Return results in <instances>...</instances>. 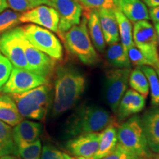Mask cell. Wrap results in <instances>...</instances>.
<instances>
[{
	"label": "cell",
	"mask_w": 159,
	"mask_h": 159,
	"mask_svg": "<svg viewBox=\"0 0 159 159\" xmlns=\"http://www.w3.org/2000/svg\"><path fill=\"white\" fill-rule=\"evenodd\" d=\"M85 77L72 66L57 69L55 80L53 117H58L73 108L82 97L85 88Z\"/></svg>",
	"instance_id": "obj_1"
},
{
	"label": "cell",
	"mask_w": 159,
	"mask_h": 159,
	"mask_svg": "<svg viewBox=\"0 0 159 159\" xmlns=\"http://www.w3.org/2000/svg\"><path fill=\"white\" fill-rule=\"evenodd\" d=\"M114 121L105 109L95 105H83L68 118L65 126L66 136L71 139L81 134L101 132L115 124Z\"/></svg>",
	"instance_id": "obj_2"
},
{
	"label": "cell",
	"mask_w": 159,
	"mask_h": 159,
	"mask_svg": "<svg viewBox=\"0 0 159 159\" xmlns=\"http://www.w3.org/2000/svg\"><path fill=\"white\" fill-rule=\"evenodd\" d=\"M52 88L48 83L21 94H10L24 118L43 120L51 102Z\"/></svg>",
	"instance_id": "obj_3"
},
{
	"label": "cell",
	"mask_w": 159,
	"mask_h": 159,
	"mask_svg": "<svg viewBox=\"0 0 159 159\" xmlns=\"http://www.w3.org/2000/svg\"><path fill=\"white\" fill-rule=\"evenodd\" d=\"M65 46L71 54L85 65L96 64L99 56L89 36L87 19L85 16L78 25L73 26L61 36Z\"/></svg>",
	"instance_id": "obj_4"
},
{
	"label": "cell",
	"mask_w": 159,
	"mask_h": 159,
	"mask_svg": "<svg viewBox=\"0 0 159 159\" xmlns=\"http://www.w3.org/2000/svg\"><path fill=\"white\" fill-rule=\"evenodd\" d=\"M118 144L139 157L150 154L146 137L139 116H133L121 124L117 128Z\"/></svg>",
	"instance_id": "obj_5"
},
{
	"label": "cell",
	"mask_w": 159,
	"mask_h": 159,
	"mask_svg": "<svg viewBox=\"0 0 159 159\" xmlns=\"http://www.w3.org/2000/svg\"><path fill=\"white\" fill-rule=\"evenodd\" d=\"M134 44L142 52L150 63V66L159 69L158 39L155 27L148 20L135 22L133 29Z\"/></svg>",
	"instance_id": "obj_6"
},
{
	"label": "cell",
	"mask_w": 159,
	"mask_h": 159,
	"mask_svg": "<svg viewBox=\"0 0 159 159\" xmlns=\"http://www.w3.org/2000/svg\"><path fill=\"white\" fill-rule=\"evenodd\" d=\"M22 28L26 38L33 47L55 61H61L63 58L62 44L51 30L33 24Z\"/></svg>",
	"instance_id": "obj_7"
},
{
	"label": "cell",
	"mask_w": 159,
	"mask_h": 159,
	"mask_svg": "<svg viewBox=\"0 0 159 159\" xmlns=\"http://www.w3.org/2000/svg\"><path fill=\"white\" fill-rule=\"evenodd\" d=\"M22 27H16L0 35V52L16 68L30 71L22 43Z\"/></svg>",
	"instance_id": "obj_8"
},
{
	"label": "cell",
	"mask_w": 159,
	"mask_h": 159,
	"mask_svg": "<svg viewBox=\"0 0 159 159\" xmlns=\"http://www.w3.org/2000/svg\"><path fill=\"white\" fill-rule=\"evenodd\" d=\"M130 71V68L117 69L108 71L105 75V99L114 114H116L121 99L128 90Z\"/></svg>",
	"instance_id": "obj_9"
},
{
	"label": "cell",
	"mask_w": 159,
	"mask_h": 159,
	"mask_svg": "<svg viewBox=\"0 0 159 159\" xmlns=\"http://www.w3.org/2000/svg\"><path fill=\"white\" fill-rule=\"evenodd\" d=\"M47 83L48 79L44 77L26 69L14 67L12 69L9 78L2 90L7 94H21Z\"/></svg>",
	"instance_id": "obj_10"
},
{
	"label": "cell",
	"mask_w": 159,
	"mask_h": 159,
	"mask_svg": "<svg viewBox=\"0 0 159 159\" xmlns=\"http://www.w3.org/2000/svg\"><path fill=\"white\" fill-rule=\"evenodd\" d=\"M49 6L54 7L59 15L57 33L61 37L80 22L83 8L77 0H50Z\"/></svg>",
	"instance_id": "obj_11"
},
{
	"label": "cell",
	"mask_w": 159,
	"mask_h": 159,
	"mask_svg": "<svg viewBox=\"0 0 159 159\" xmlns=\"http://www.w3.org/2000/svg\"><path fill=\"white\" fill-rule=\"evenodd\" d=\"M22 43L30 71L48 79L54 71L55 60L33 47L25 33L22 36Z\"/></svg>",
	"instance_id": "obj_12"
},
{
	"label": "cell",
	"mask_w": 159,
	"mask_h": 159,
	"mask_svg": "<svg viewBox=\"0 0 159 159\" xmlns=\"http://www.w3.org/2000/svg\"><path fill=\"white\" fill-rule=\"evenodd\" d=\"M20 21L33 24L57 33L59 15L54 7L41 5L21 13Z\"/></svg>",
	"instance_id": "obj_13"
},
{
	"label": "cell",
	"mask_w": 159,
	"mask_h": 159,
	"mask_svg": "<svg viewBox=\"0 0 159 159\" xmlns=\"http://www.w3.org/2000/svg\"><path fill=\"white\" fill-rule=\"evenodd\" d=\"M100 132L89 133L71 138L66 149L76 159H93L98 148Z\"/></svg>",
	"instance_id": "obj_14"
},
{
	"label": "cell",
	"mask_w": 159,
	"mask_h": 159,
	"mask_svg": "<svg viewBox=\"0 0 159 159\" xmlns=\"http://www.w3.org/2000/svg\"><path fill=\"white\" fill-rule=\"evenodd\" d=\"M141 120L149 148L159 153V106L147 111Z\"/></svg>",
	"instance_id": "obj_15"
},
{
	"label": "cell",
	"mask_w": 159,
	"mask_h": 159,
	"mask_svg": "<svg viewBox=\"0 0 159 159\" xmlns=\"http://www.w3.org/2000/svg\"><path fill=\"white\" fill-rule=\"evenodd\" d=\"M145 97L134 89H128L121 99L117 109V120L124 121L131 115L138 114L144 108Z\"/></svg>",
	"instance_id": "obj_16"
},
{
	"label": "cell",
	"mask_w": 159,
	"mask_h": 159,
	"mask_svg": "<svg viewBox=\"0 0 159 159\" xmlns=\"http://www.w3.org/2000/svg\"><path fill=\"white\" fill-rule=\"evenodd\" d=\"M42 130L41 123L22 119L13 129V140L16 147L36 141L42 133Z\"/></svg>",
	"instance_id": "obj_17"
},
{
	"label": "cell",
	"mask_w": 159,
	"mask_h": 159,
	"mask_svg": "<svg viewBox=\"0 0 159 159\" xmlns=\"http://www.w3.org/2000/svg\"><path fill=\"white\" fill-rule=\"evenodd\" d=\"M98 13L105 43L110 45L118 42L119 33L114 10L99 9Z\"/></svg>",
	"instance_id": "obj_18"
},
{
	"label": "cell",
	"mask_w": 159,
	"mask_h": 159,
	"mask_svg": "<svg viewBox=\"0 0 159 159\" xmlns=\"http://www.w3.org/2000/svg\"><path fill=\"white\" fill-rule=\"evenodd\" d=\"M117 8L130 21L150 19L149 10L141 0H116Z\"/></svg>",
	"instance_id": "obj_19"
},
{
	"label": "cell",
	"mask_w": 159,
	"mask_h": 159,
	"mask_svg": "<svg viewBox=\"0 0 159 159\" xmlns=\"http://www.w3.org/2000/svg\"><path fill=\"white\" fill-rule=\"evenodd\" d=\"M83 16L87 19V27L89 36L94 48L99 52H103L105 49V41L99 19L98 10H91L83 12Z\"/></svg>",
	"instance_id": "obj_20"
},
{
	"label": "cell",
	"mask_w": 159,
	"mask_h": 159,
	"mask_svg": "<svg viewBox=\"0 0 159 159\" xmlns=\"http://www.w3.org/2000/svg\"><path fill=\"white\" fill-rule=\"evenodd\" d=\"M117 144V129L115 124H113L100 132L98 148L93 159H102L107 156L115 150Z\"/></svg>",
	"instance_id": "obj_21"
},
{
	"label": "cell",
	"mask_w": 159,
	"mask_h": 159,
	"mask_svg": "<svg viewBox=\"0 0 159 159\" xmlns=\"http://www.w3.org/2000/svg\"><path fill=\"white\" fill-rule=\"evenodd\" d=\"M22 119L23 117L11 95L5 93L0 95V121L14 127Z\"/></svg>",
	"instance_id": "obj_22"
},
{
	"label": "cell",
	"mask_w": 159,
	"mask_h": 159,
	"mask_svg": "<svg viewBox=\"0 0 159 159\" xmlns=\"http://www.w3.org/2000/svg\"><path fill=\"white\" fill-rule=\"evenodd\" d=\"M114 13L116 16L117 25H118L121 43L122 44L125 51L128 53L129 48L134 44V39H133L132 25L130 20L117 7L114 9Z\"/></svg>",
	"instance_id": "obj_23"
},
{
	"label": "cell",
	"mask_w": 159,
	"mask_h": 159,
	"mask_svg": "<svg viewBox=\"0 0 159 159\" xmlns=\"http://www.w3.org/2000/svg\"><path fill=\"white\" fill-rule=\"evenodd\" d=\"M106 59L110 64L116 68H130L131 63L128 53L119 41L109 45L106 51Z\"/></svg>",
	"instance_id": "obj_24"
},
{
	"label": "cell",
	"mask_w": 159,
	"mask_h": 159,
	"mask_svg": "<svg viewBox=\"0 0 159 159\" xmlns=\"http://www.w3.org/2000/svg\"><path fill=\"white\" fill-rule=\"evenodd\" d=\"M17 155V147L13 136V129L0 121V157L5 155Z\"/></svg>",
	"instance_id": "obj_25"
},
{
	"label": "cell",
	"mask_w": 159,
	"mask_h": 159,
	"mask_svg": "<svg viewBox=\"0 0 159 159\" xmlns=\"http://www.w3.org/2000/svg\"><path fill=\"white\" fill-rule=\"evenodd\" d=\"M128 84L132 89L142 94L145 98L148 96L150 92L148 80L141 67L136 66L130 71Z\"/></svg>",
	"instance_id": "obj_26"
},
{
	"label": "cell",
	"mask_w": 159,
	"mask_h": 159,
	"mask_svg": "<svg viewBox=\"0 0 159 159\" xmlns=\"http://www.w3.org/2000/svg\"><path fill=\"white\" fill-rule=\"evenodd\" d=\"M141 69L148 80L151 104L152 106H159V77L156 69L149 66H143Z\"/></svg>",
	"instance_id": "obj_27"
},
{
	"label": "cell",
	"mask_w": 159,
	"mask_h": 159,
	"mask_svg": "<svg viewBox=\"0 0 159 159\" xmlns=\"http://www.w3.org/2000/svg\"><path fill=\"white\" fill-rule=\"evenodd\" d=\"M21 13L13 10H5L0 13V35L6 31L14 28L20 21Z\"/></svg>",
	"instance_id": "obj_28"
},
{
	"label": "cell",
	"mask_w": 159,
	"mask_h": 159,
	"mask_svg": "<svg viewBox=\"0 0 159 159\" xmlns=\"http://www.w3.org/2000/svg\"><path fill=\"white\" fill-rule=\"evenodd\" d=\"M41 151L42 147L39 139L30 144L17 147V155L21 159H41Z\"/></svg>",
	"instance_id": "obj_29"
},
{
	"label": "cell",
	"mask_w": 159,
	"mask_h": 159,
	"mask_svg": "<svg viewBox=\"0 0 159 159\" xmlns=\"http://www.w3.org/2000/svg\"><path fill=\"white\" fill-rule=\"evenodd\" d=\"M84 11L99 9L116 8V0H78Z\"/></svg>",
	"instance_id": "obj_30"
},
{
	"label": "cell",
	"mask_w": 159,
	"mask_h": 159,
	"mask_svg": "<svg viewBox=\"0 0 159 159\" xmlns=\"http://www.w3.org/2000/svg\"><path fill=\"white\" fill-rule=\"evenodd\" d=\"M128 55L130 63L135 66L141 67L143 66H150V63H149L148 60L143 54L142 52L135 44L129 48Z\"/></svg>",
	"instance_id": "obj_31"
},
{
	"label": "cell",
	"mask_w": 159,
	"mask_h": 159,
	"mask_svg": "<svg viewBox=\"0 0 159 159\" xmlns=\"http://www.w3.org/2000/svg\"><path fill=\"white\" fill-rule=\"evenodd\" d=\"M12 69L13 65L11 61L0 52V88L7 81Z\"/></svg>",
	"instance_id": "obj_32"
},
{
	"label": "cell",
	"mask_w": 159,
	"mask_h": 159,
	"mask_svg": "<svg viewBox=\"0 0 159 159\" xmlns=\"http://www.w3.org/2000/svg\"><path fill=\"white\" fill-rule=\"evenodd\" d=\"M139 158L140 157L136 154L122 148L119 144H117L115 150L102 159H139Z\"/></svg>",
	"instance_id": "obj_33"
},
{
	"label": "cell",
	"mask_w": 159,
	"mask_h": 159,
	"mask_svg": "<svg viewBox=\"0 0 159 159\" xmlns=\"http://www.w3.org/2000/svg\"><path fill=\"white\" fill-rule=\"evenodd\" d=\"M41 159H66V158L64 152L50 144H46L41 151Z\"/></svg>",
	"instance_id": "obj_34"
},
{
	"label": "cell",
	"mask_w": 159,
	"mask_h": 159,
	"mask_svg": "<svg viewBox=\"0 0 159 159\" xmlns=\"http://www.w3.org/2000/svg\"><path fill=\"white\" fill-rule=\"evenodd\" d=\"M6 2L13 11L21 13L35 7L29 0H6Z\"/></svg>",
	"instance_id": "obj_35"
},
{
	"label": "cell",
	"mask_w": 159,
	"mask_h": 159,
	"mask_svg": "<svg viewBox=\"0 0 159 159\" xmlns=\"http://www.w3.org/2000/svg\"><path fill=\"white\" fill-rule=\"evenodd\" d=\"M149 16H150V19L155 24L159 22V6L150 7L149 10Z\"/></svg>",
	"instance_id": "obj_36"
},
{
	"label": "cell",
	"mask_w": 159,
	"mask_h": 159,
	"mask_svg": "<svg viewBox=\"0 0 159 159\" xmlns=\"http://www.w3.org/2000/svg\"><path fill=\"white\" fill-rule=\"evenodd\" d=\"M29 1L34 5V7H37V6L41 5H50V0H29Z\"/></svg>",
	"instance_id": "obj_37"
},
{
	"label": "cell",
	"mask_w": 159,
	"mask_h": 159,
	"mask_svg": "<svg viewBox=\"0 0 159 159\" xmlns=\"http://www.w3.org/2000/svg\"><path fill=\"white\" fill-rule=\"evenodd\" d=\"M143 2L150 7L159 6V0H143Z\"/></svg>",
	"instance_id": "obj_38"
},
{
	"label": "cell",
	"mask_w": 159,
	"mask_h": 159,
	"mask_svg": "<svg viewBox=\"0 0 159 159\" xmlns=\"http://www.w3.org/2000/svg\"><path fill=\"white\" fill-rule=\"evenodd\" d=\"M139 159H159V153L151 152L150 154L140 157Z\"/></svg>",
	"instance_id": "obj_39"
},
{
	"label": "cell",
	"mask_w": 159,
	"mask_h": 159,
	"mask_svg": "<svg viewBox=\"0 0 159 159\" xmlns=\"http://www.w3.org/2000/svg\"><path fill=\"white\" fill-rule=\"evenodd\" d=\"M7 7L8 6H7L6 0H0V13L7 9Z\"/></svg>",
	"instance_id": "obj_40"
},
{
	"label": "cell",
	"mask_w": 159,
	"mask_h": 159,
	"mask_svg": "<svg viewBox=\"0 0 159 159\" xmlns=\"http://www.w3.org/2000/svg\"><path fill=\"white\" fill-rule=\"evenodd\" d=\"M155 29H156L157 39H158V45L159 47V22L155 24Z\"/></svg>",
	"instance_id": "obj_41"
},
{
	"label": "cell",
	"mask_w": 159,
	"mask_h": 159,
	"mask_svg": "<svg viewBox=\"0 0 159 159\" xmlns=\"http://www.w3.org/2000/svg\"><path fill=\"white\" fill-rule=\"evenodd\" d=\"M0 159H19V158H16V156H11V155H5V156L0 157Z\"/></svg>",
	"instance_id": "obj_42"
},
{
	"label": "cell",
	"mask_w": 159,
	"mask_h": 159,
	"mask_svg": "<svg viewBox=\"0 0 159 159\" xmlns=\"http://www.w3.org/2000/svg\"><path fill=\"white\" fill-rule=\"evenodd\" d=\"M64 155H65V158H66V159H76V158H75V157L69 156V155L65 153V152H64Z\"/></svg>",
	"instance_id": "obj_43"
},
{
	"label": "cell",
	"mask_w": 159,
	"mask_h": 159,
	"mask_svg": "<svg viewBox=\"0 0 159 159\" xmlns=\"http://www.w3.org/2000/svg\"><path fill=\"white\" fill-rule=\"evenodd\" d=\"M156 71L157 74H158V77H159V69H156Z\"/></svg>",
	"instance_id": "obj_44"
},
{
	"label": "cell",
	"mask_w": 159,
	"mask_h": 159,
	"mask_svg": "<svg viewBox=\"0 0 159 159\" xmlns=\"http://www.w3.org/2000/svg\"><path fill=\"white\" fill-rule=\"evenodd\" d=\"M1 90H2V89H1V88H0V91H1Z\"/></svg>",
	"instance_id": "obj_45"
},
{
	"label": "cell",
	"mask_w": 159,
	"mask_h": 159,
	"mask_svg": "<svg viewBox=\"0 0 159 159\" xmlns=\"http://www.w3.org/2000/svg\"></svg>",
	"instance_id": "obj_46"
}]
</instances>
